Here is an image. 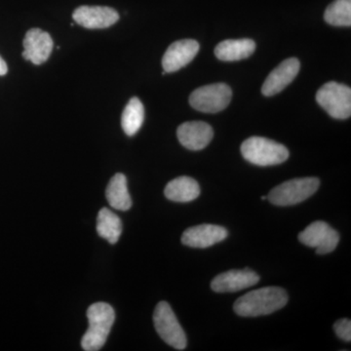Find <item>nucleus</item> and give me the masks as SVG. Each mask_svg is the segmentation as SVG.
Wrapping results in <instances>:
<instances>
[{"label":"nucleus","instance_id":"nucleus-10","mask_svg":"<svg viewBox=\"0 0 351 351\" xmlns=\"http://www.w3.org/2000/svg\"><path fill=\"white\" fill-rule=\"evenodd\" d=\"M260 281V276L250 269H232L215 277L212 290L217 293H233L250 288Z\"/></svg>","mask_w":351,"mask_h":351},{"label":"nucleus","instance_id":"nucleus-16","mask_svg":"<svg viewBox=\"0 0 351 351\" xmlns=\"http://www.w3.org/2000/svg\"><path fill=\"white\" fill-rule=\"evenodd\" d=\"M256 43L252 39H228L215 48V55L223 62L240 61L247 59L255 52Z\"/></svg>","mask_w":351,"mask_h":351},{"label":"nucleus","instance_id":"nucleus-6","mask_svg":"<svg viewBox=\"0 0 351 351\" xmlns=\"http://www.w3.org/2000/svg\"><path fill=\"white\" fill-rule=\"evenodd\" d=\"M154 322L157 334L167 345L177 350H184L186 348V334L168 302H160L157 304Z\"/></svg>","mask_w":351,"mask_h":351},{"label":"nucleus","instance_id":"nucleus-19","mask_svg":"<svg viewBox=\"0 0 351 351\" xmlns=\"http://www.w3.org/2000/svg\"><path fill=\"white\" fill-rule=\"evenodd\" d=\"M97 232L108 243H117L122 233L121 219L108 208H103L97 219Z\"/></svg>","mask_w":351,"mask_h":351},{"label":"nucleus","instance_id":"nucleus-20","mask_svg":"<svg viewBox=\"0 0 351 351\" xmlns=\"http://www.w3.org/2000/svg\"><path fill=\"white\" fill-rule=\"evenodd\" d=\"M145 108L137 97H134L127 104L121 117V126L127 136L138 133L144 123Z\"/></svg>","mask_w":351,"mask_h":351},{"label":"nucleus","instance_id":"nucleus-15","mask_svg":"<svg viewBox=\"0 0 351 351\" xmlns=\"http://www.w3.org/2000/svg\"><path fill=\"white\" fill-rule=\"evenodd\" d=\"M23 57L34 64L45 63L53 50V40L48 32L32 29L25 34Z\"/></svg>","mask_w":351,"mask_h":351},{"label":"nucleus","instance_id":"nucleus-11","mask_svg":"<svg viewBox=\"0 0 351 351\" xmlns=\"http://www.w3.org/2000/svg\"><path fill=\"white\" fill-rule=\"evenodd\" d=\"M199 51V43L193 39H182L171 44L162 59L164 71L175 73L191 63Z\"/></svg>","mask_w":351,"mask_h":351},{"label":"nucleus","instance_id":"nucleus-22","mask_svg":"<svg viewBox=\"0 0 351 351\" xmlns=\"http://www.w3.org/2000/svg\"><path fill=\"white\" fill-rule=\"evenodd\" d=\"M334 330L336 332L337 336L343 341H351V321L350 319L338 320L334 324Z\"/></svg>","mask_w":351,"mask_h":351},{"label":"nucleus","instance_id":"nucleus-4","mask_svg":"<svg viewBox=\"0 0 351 351\" xmlns=\"http://www.w3.org/2000/svg\"><path fill=\"white\" fill-rule=\"evenodd\" d=\"M319 180L313 177L290 180L271 189L267 198L276 206L299 204L313 196L319 188Z\"/></svg>","mask_w":351,"mask_h":351},{"label":"nucleus","instance_id":"nucleus-18","mask_svg":"<svg viewBox=\"0 0 351 351\" xmlns=\"http://www.w3.org/2000/svg\"><path fill=\"white\" fill-rule=\"evenodd\" d=\"M106 196L108 204L120 211H127L132 206L131 196L129 195L125 175L117 173L108 182Z\"/></svg>","mask_w":351,"mask_h":351},{"label":"nucleus","instance_id":"nucleus-17","mask_svg":"<svg viewBox=\"0 0 351 351\" xmlns=\"http://www.w3.org/2000/svg\"><path fill=\"white\" fill-rule=\"evenodd\" d=\"M164 195L175 202H191L200 195V186L193 178L182 176L168 182Z\"/></svg>","mask_w":351,"mask_h":351},{"label":"nucleus","instance_id":"nucleus-3","mask_svg":"<svg viewBox=\"0 0 351 351\" xmlns=\"http://www.w3.org/2000/svg\"><path fill=\"white\" fill-rule=\"evenodd\" d=\"M244 159L257 166L278 165L289 158L287 147L269 138L251 137L241 145Z\"/></svg>","mask_w":351,"mask_h":351},{"label":"nucleus","instance_id":"nucleus-1","mask_svg":"<svg viewBox=\"0 0 351 351\" xmlns=\"http://www.w3.org/2000/svg\"><path fill=\"white\" fill-rule=\"evenodd\" d=\"M288 295L280 287H265L252 291L234 302L233 309L242 317H258L276 313L285 306Z\"/></svg>","mask_w":351,"mask_h":351},{"label":"nucleus","instance_id":"nucleus-2","mask_svg":"<svg viewBox=\"0 0 351 351\" xmlns=\"http://www.w3.org/2000/svg\"><path fill=\"white\" fill-rule=\"evenodd\" d=\"M87 318L89 327L82 337V348L86 351L100 350L105 346L114 322V311L106 302H96L88 308Z\"/></svg>","mask_w":351,"mask_h":351},{"label":"nucleus","instance_id":"nucleus-14","mask_svg":"<svg viewBox=\"0 0 351 351\" xmlns=\"http://www.w3.org/2000/svg\"><path fill=\"white\" fill-rule=\"evenodd\" d=\"M228 232L223 226L199 225L189 228L182 235V243L191 248H208L223 241Z\"/></svg>","mask_w":351,"mask_h":351},{"label":"nucleus","instance_id":"nucleus-21","mask_svg":"<svg viewBox=\"0 0 351 351\" xmlns=\"http://www.w3.org/2000/svg\"><path fill=\"white\" fill-rule=\"evenodd\" d=\"M324 19L335 27H350L351 0H335L327 7Z\"/></svg>","mask_w":351,"mask_h":351},{"label":"nucleus","instance_id":"nucleus-9","mask_svg":"<svg viewBox=\"0 0 351 351\" xmlns=\"http://www.w3.org/2000/svg\"><path fill=\"white\" fill-rule=\"evenodd\" d=\"M76 24L89 29H107L119 20L114 9L106 6H80L73 14Z\"/></svg>","mask_w":351,"mask_h":351},{"label":"nucleus","instance_id":"nucleus-13","mask_svg":"<svg viewBox=\"0 0 351 351\" xmlns=\"http://www.w3.org/2000/svg\"><path fill=\"white\" fill-rule=\"evenodd\" d=\"M177 136L182 147L189 151H201L211 142L214 131L205 122L189 121L179 126Z\"/></svg>","mask_w":351,"mask_h":351},{"label":"nucleus","instance_id":"nucleus-7","mask_svg":"<svg viewBox=\"0 0 351 351\" xmlns=\"http://www.w3.org/2000/svg\"><path fill=\"white\" fill-rule=\"evenodd\" d=\"M232 92L225 83L197 88L189 97V104L198 112L216 113L225 110L232 101Z\"/></svg>","mask_w":351,"mask_h":351},{"label":"nucleus","instance_id":"nucleus-23","mask_svg":"<svg viewBox=\"0 0 351 351\" xmlns=\"http://www.w3.org/2000/svg\"><path fill=\"white\" fill-rule=\"evenodd\" d=\"M8 71V68H7L6 62L0 57V76L5 75Z\"/></svg>","mask_w":351,"mask_h":351},{"label":"nucleus","instance_id":"nucleus-12","mask_svg":"<svg viewBox=\"0 0 351 351\" xmlns=\"http://www.w3.org/2000/svg\"><path fill=\"white\" fill-rule=\"evenodd\" d=\"M301 64L297 58H289L277 66L267 76L262 86V93L271 97L280 93L295 80L299 73Z\"/></svg>","mask_w":351,"mask_h":351},{"label":"nucleus","instance_id":"nucleus-8","mask_svg":"<svg viewBox=\"0 0 351 351\" xmlns=\"http://www.w3.org/2000/svg\"><path fill=\"white\" fill-rule=\"evenodd\" d=\"M300 242L315 248L317 254L325 255L331 253L338 246L339 233L322 221H313L299 234Z\"/></svg>","mask_w":351,"mask_h":351},{"label":"nucleus","instance_id":"nucleus-5","mask_svg":"<svg viewBox=\"0 0 351 351\" xmlns=\"http://www.w3.org/2000/svg\"><path fill=\"white\" fill-rule=\"evenodd\" d=\"M316 101L334 119L350 117L351 89L345 84L335 82L326 83L316 93Z\"/></svg>","mask_w":351,"mask_h":351},{"label":"nucleus","instance_id":"nucleus-24","mask_svg":"<svg viewBox=\"0 0 351 351\" xmlns=\"http://www.w3.org/2000/svg\"><path fill=\"white\" fill-rule=\"evenodd\" d=\"M262 199L263 200L267 199V196H263Z\"/></svg>","mask_w":351,"mask_h":351}]
</instances>
